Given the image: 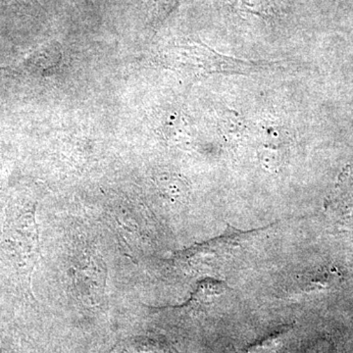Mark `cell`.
Here are the masks:
<instances>
[{"label":"cell","instance_id":"3","mask_svg":"<svg viewBox=\"0 0 353 353\" xmlns=\"http://www.w3.org/2000/svg\"><path fill=\"white\" fill-rule=\"evenodd\" d=\"M340 276L339 272L328 267L306 272L299 276L292 283L290 290V296H308L332 289L334 285L338 284Z\"/></svg>","mask_w":353,"mask_h":353},{"label":"cell","instance_id":"5","mask_svg":"<svg viewBox=\"0 0 353 353\" xmlns=\"http://www.w3.org/2000/svg\"><path fill=\"white\" fill-rule=\"evenodd\" d=\"M292 327H282V328L267 334L264 338L255 341L245 350V353H271L275 352L284 343L285 336L290 333Z\"/></svg>","mask_w":353,"mask_h":353},{"label":"cell","instance_id":"1","mask_svg":"<svg viewBox=\"0 0 353 353\" xmlns=\"http://www.w3.org/2000/svg\"><path fill=\"white\" fill-rule=\"evenodd\" d=\"M261 230L241 232L229 229L219 238L197 245L183 252L179 262L188 272L197 274H221L243 254Z\"/></svg>","mask_w":353,"mask_h":353},{"label":"cell","instance_id":"4","mask_svg":"<svg viewBox=\"0 0 353 353\" xmlns=\"http://www.w3.org/2000/svg\"><path fill=\"white\" fill-rule=\"evenodd\" d=\"M227 290L228 285L224 283L214 279H205L197 285L190 303L196 307H208L225 296Z\"/></svg>","mask_w":353,"mask_h":353},{"label":"cell","instance_id":"2","mask_svg":"<svg viewBox=\"0 0 353 353\" xmlns=\"http://www.w3.org/2000/svg\"><path fill=\"white\" fill-rule=\"evenodd\" d=\"M75 282L81 297L88 303H97L103 297L106 268L102 259L88 255L76 269Z\"/></svg>","mask_w":353,"mask_h":353}]
</instances>
